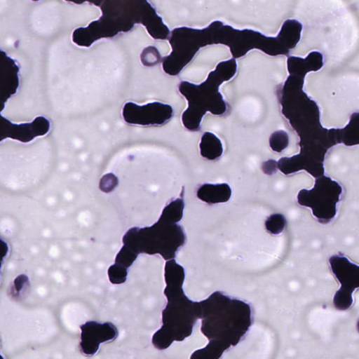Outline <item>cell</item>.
I'll list each match as a JSON object with an SVG mask.
<instances>
[{"mask_svg": "<svg viewBox=\"0 0 359 359\" xmlns=\"http://www.w3.org/2000/svg\"><path fill=\"white\" fill-rule=\"evenodd\" d=\"M184 268L172 259L165 266L168 303L162 313V327L154 334V345L160 350L174 341L190 336L197 319H201V331L208 344L192 354L194 358H219L230 347L236 346L248 332L252 309L246 302L231 298L219 291L201 302L187 298L183 290Z\"/></svg>", "mask_w": 359, "mask_h": 359, "instance_id": "obj_1", "label": "cell"}, {"mask_svg": "<svg viewBox=\"0 0 359 359\" xmlns=\"http://www.w3.org/2000/svg\"><path fill=\"white\" fill-rule=\"evenodd\" d=\"M50 128V121L43 116H37L31 122L15 124L2 117L1 141L11 138L29 142L34 138L46 135Z\"/></svg>", "mask_w": 359, "mask_h": 359, "instance_id": "obj_5", "label": "cell"}, {"mask_svg": "<svg viewBox=\"0 0 359 359\" xmlns=\"http://www.w3.org/2000/svg\"><path fill=\"white\" fill-rule=\"evenodd\" d=\"M18 86V67L12 60L6 57L1 69L0 100L2 110L8 100L16 93Z\"/></svg>", "mask_w": 359, "mask_h": 359, "instance_id": "obj_6", "label": "cell"}, {"mask_svg": "<svg viewBox=\"0 0 359 359\" xmlns=\"http://www.w3.org/2000/svg\"><path fill=\"white\" fill-rule=\"evenodd\" d=\"M285 220L280 214L271 215L266 221L265 226L267 231L271 233L277 234L282 231L285 226Z\"/></svg>", "mask_w": 359, "mask_h": 359, "instance_id": "obj_10", "label": "cell"}, {"mask_svg": "<svg viewBox=\"0 0 359 359\" xmlns=\"http://www.w3.org/2000/svg\"><path fill=\"white\" fill-rule=\"evenodd\" d=\"M231 193V189L226 183H205L198 188L196 196L208 204H216L227 202Z\"/></svg>", "mask_w": 359, "mask_h": 359, "instance_id": "obj_7", "label": "cell"}, {"mask_svg": "<svg viewBox=\"0 0 359 359\" xmlns=\"http://www.w3.org/2000/svg\"><path fill=\"white\" fill-rule=\"evenodd\" d=\"M219 63L210 72L205 81L200 84L182 81L178 90L187 100L188 107L182 114L184 128L190 131L201 130L203 117L207 112L212 115L223 116L227 112V105L219 91V86L233 79L237 71L236 60Z\"/></svg>", "mask_w": 359, "mask_h": 359, "instance_id": "obj_2", "label": "cell"}, {"mask_svg": "<svg viewBox=\"0 0 359 359\" xmlns=\"http://www.w3.org/2000/svg\"><path fill=\"white\" fill-rule=\"evenodd\" d=\"M184 208L182 195L163 208L158 221L152 226L136 230L137 253L160 254L166 260L174 259L186 242L183 228L178 224L183 217Z\"/></svg>", "mask_w": 359, "mask_h": 359, "instance_id": "obj_3", "label": "cell"}, {"mask_svg": "<svg viewBox=\"0 0 359 359\" xmlns=\"http://www.w3.org/2000/svg\"><path fill=\"white\" fill-rule=\"evenodd\" d=\"M172 116V107L160 102H149L143 105L128 102L122 108L123 118L130 125L161 126L168 122Z\"/></svg>", "mask_w": 359, "mask_h": 359, "instance_id": "obj_4", "label": "cell"}, {"mask_svg": "<svg viewBox=\"0 0 359 359\" xmlns=\"http://www.w3.org/2000/svg\"><path fill=\"white\" fill-rule=\"evenodd\" d=\"M200 154L202 157L215 161L222 156L223 146L220 140L211 132H205L199 143Z\"/></svg>", "mask_w": 359, "mask_h": 359, "instance_id": "obj_8", "label": "cell"}, {"mask_svg": "<svg viewBox=\"0 0 359 359\" xmlns=\"http://www.w3.org/2000/svg\"><path fill=\"white\" fill-rule=\"evenodd\" d=\"M269 142L272 151L281 153L289 147V134L285 130H276L271 134Z\"/></svg>", "mask_w": 359, "mask_h": 359, "instance_id": "obj_9", "label": "cell"}]
</instances>
